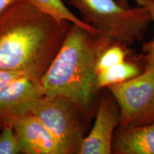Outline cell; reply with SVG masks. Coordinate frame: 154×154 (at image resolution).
Here are the masks:
<instances>
[{"label": "cell", "mask_w": 154, "mask_h": 154, "mask_svg": "<svg viewBox=\"0 0 154 154\" xmlns=\"http://www.w3.org/2000/svg\"><path fill=\"white\" fill-rule=\"evenodd\" d=\"M24 76H29V75L22 72H11V71L0 69V89L13 81Z\"/></svg>", "instance_id": "cell-15"}, {"label": "cell", "mask_w": 154, "mask_h": 154, "mask_svg": "<svg viewBox=\"0 0 154 154\" xmlns=\"http://www.w3.org/2000/svg\"><path fill=\"white\" fill-rule=\"evenodd\" d=\"M106 88L119 106V126L154 122V69H144L138 76Z\"/></svg>", "instance_id": "cell-5"}, {"label": "cell", "mask_w": 154, "mask_h": 154, "mask_svg": "<svg viewBox=\"0 0 154 154\" xmlns=\"http://www.w3.org/2000/svg\"><path fill=\"white\" fill-rule=\"evenodd\" d=\"M36 8L51 17L58 22H71L79 25L93 34H100L94 27L79 18L64 5L62 0H30Z\"/></svg>", "instance_id": "cell-11"}, {"label": "cell", "mask_w": 154, "mask_h": 154, "mask_svg": "<svg viewBox=\"0 0 154 154\" xmlns=\"http://www.w3.org/2000/svg\"><path fill=\"white\" fill-rule=\"evenodd\" d=\"M2 126H3V123L0 121V127H2Z\"/></svg>", "instance_id": "cell-18"}, {"label": "cell", "mask_w": 154, "mask_h": 154, "mask_svg": "<svg viewBox=\"0 0 154 154\" xmlns=\"http://www.w3.org/2000/svg\"><path fill=\"white\" fill-rule=\"evenodd\" d=\"M119 124V106L107 89L99 101L94 125L87 136H84L79 154L112 153L113 137Z\"/></svg>", "instance_id": "cell-6"}, {"label": "cell", "mask_w": 154, "mask_h": 154, "mask_svg": "<svg viewBox=\"0 0 154 154\" xmlns=\"http://www.w3.org/2000/svg\"><path fill=\"white\" fill-rule=\"evenodd\" d=\"M79 107L66 98L44 95L33 103L28 113L52 134L64 154L79 153L84 138Z\"/></svg>", "instance_id": "cell-4"}, {"label": "cell", "mask_w": 154, "mask_h": 154, "mask_svg": "<svg viewBox=\"0 0 154 154\" xmlns=\"http://www.w3.org/2000/svg\"><path fill=\"white\" fill-rule=\"evenodd\" d=\"M113 154H154V122L139 126H119L112 144Z\"/></svg>", "instance_id": "cell-9"}, {"label": "cell", "mask_w": 154, "mask_h": 154, "mask_svg": "<svg viewBox=\"0 0 154 154\" xmlns=\"http://www.w3.org/2000/svg\"><path fill=\"white\" fill-rule=\"evenodd\" d=\"M19 153L22 151L16 132L10 124L5 123L0 133V154Z\"/></svg>", "instance_id": "cell-14"}, {"label": "cell", "mask_w": 154, "mask_h": 154, "mask_svg": "<svg viewBox=\"0 0 154 154\" xmlns=\"http://www.w3.org/2000/svg\"><path fill=\"white\" fill-rule=\"evenodd\" d=\"M143 68L131 60H125L120 63L101 71L96 74V89L106 88L115 84H121L138 76Z\"/></svg>", "instance_id": "cell-10"}, {"label": "cell", "mask_w": 154, "mask_h": 154, "mask_svg": "<svg viewBox=\"0 0 154 154\" xmlns=\"http://www.w3.org/2000/svg\"><path fill=\"white\" fill-rule=\"evenodd\" d=\"M68 1L101 35L128 47L145 38L151 23L148 11L138 5L124 7L116 0Z\"/></svg>", "instance_id": "cell-3"}, {"label": "cell", "mask_w": 154, "mask_h": 154, "mask_svg": "<svg viewBox=\"0 0 154 154\" xmlns=\"http://www.w3.org/2000/svg\"><path fill=\"white\" fill-rule=\"evenodd\" d=\"M19 0H0V16Z\"/></svg>", "instance_id": "cell-16"}, {"label": "cell", "mask_w": 154, "mask_h": 154, "mask_svg": "<svg viewBox=\"0 0 154 154\" xmlns=\"http://www.w3.org/2000/svg\"><path fill=\"white\" fill-rule=\"evenodd\" d=\"M138 6L143 7L148 11L154 24V0H135ZM144 69H154V38L146 42L142 47L139 57Z\"/></svg>", "instance_id": "cell-13"}, {"label": "cell", "mask_w": 154, "mask_h": 154, "mask_svg": "<svg viewBox=\"0 0 154 154\" xmlns=\"http://www.w3.org/2000/svg\"><path fill=\"white\" fill-rule=\"evenodd\" d=\"M130 55L128 47L112 43L103 50L96 63V74L126 60Z\"/></svg>", "instance_id": "cell-12"}, {"label": "cell", "mask_w": 154, "mask_h": 154, "mask_svg": "<svg viewBox=\"0 0 154 154\" xmlns=\"http://www.w3.org/2000/svg\"><path fill=\"white\" fill-rule=\"evenodd\" d=\"M8 123L16 132L22 153L64 154L58 140L34 116L28 113Z\"/></svg>", "instance_id": "cell-8"}, {"label": "cell", "mask_w": 154, "mask_h": 154, "mask_svg": "<svg viewBox=\"0 0 154 154\" xmlns=\"http://www.w3.org/2000/svg\"><path fill=\"white\" fill-rule=\"evenodd\" d=\"M116 2L122 7H130L129 0H116Z\"/></svg>", "instance_id": "cell-17"}, {"label": "cell", "mask_w": 154, "mask_h": 154, "mask_svg": "<svg viewBox=\"0 0 154 154\" xmlns=\"http://www.w3.org/2000/svg\"><path fill=\"white\" fill-rule=\"evenodd\" d=\"M115 43L71 24L61 46L40 79L45 95L61 96L83 111L96 92V63L106 48Z\"/></svg>", "instance_id": "cell-2"}, {"label": "cell", "mask_w": 154, "mask_h": 154, "mask_svg": "<svg viewBox=\"0 0 154 154\" xmlns=\"http://www.w3.org/2000/svg\"><path fill=\"white\" fill-rule=\"evenodd\" d=\"M71 22H58L30 0H19L0 16V69L41 79Z\"/></svg>", "instance_id": "cell-1"}, {"label": "cell", "mask_w": 154, "mask_h": 154, "mask_svg": "<svg viewBox=\"0 0 154 154\" xmlns=\"http://www.w3.org/2000/svg\"><path fill=\"white\" fill-rule=\"evenodd\" d=\"M45 95L39 79L22 76L0 89V121L10 122L28 114L32 105Z\"/></svg>", "instance_id": "cell-7"}]
</instances>
